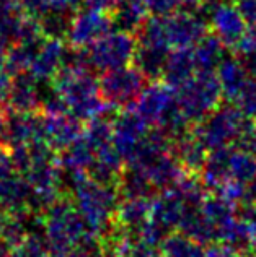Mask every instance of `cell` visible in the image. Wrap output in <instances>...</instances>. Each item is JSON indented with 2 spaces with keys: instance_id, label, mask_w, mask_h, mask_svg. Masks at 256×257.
<instances>
[{
  "instance_id": "8992f818",
  "label": "cell",
  "mask_w": 256,
  "mask_h": 257,
  "mask_svg": "<svg viewBox=\"0 0 256 257\" xmlns=\"http://www.w3.org/2000/svg\"><path fill=\"white\" fill-rule=\"evenodd\" d=\"M100 93L108 107L113 109H127L140 96L147 85V78L137 67L124 65L118 69L106 70L98 78Z\"/></svg>"
},
{
  "instance_id": "836d02e7",
  "label": "cell",
  "mask_w": 256,
  "mask_h": 257,
  "mask_svg": "<svg viewBox=\"0 0 256 257\" xmlns=\"http://www.w3.org/2000/svg\"><path fill=\"white\" fill-rule=\"evenodd\" d=\"M233 104L245 114L246 117L256 119V77H250V80L240 91Z\"/></svg>"
},
{
  "instance_id": "ba28073f",
  "label": "cell",
  "mask_w": 256,
  "mask_h": 257,
  "mask_svg": "<svg viewBox=\"0 0 256 257\" xmlns=\"http://www.w3.org/2000/svg\"><path fill=\"white\" fill-rule=\"evenodd\" d=\"M207 23L209 31L214 33L230 52L250 28L233 0H219L211 4L207 10Z\"/></svg>"
},
{
  "instance_id": "ac0fdd59",
  "label": "cell",
  "mask_w": 256,
  "mask_h": 257,
  "mask_svg": "<svg viewBox=\"0 0 256 257\" xmlns=\"http://www.w3.org/2000/svg\"><path fill=\"white\" fill-rule=\"evenodd\" d=\"M152 199H121L114 215V223L124 231L137 239L139 231L150 220Z\"/></svg>"
},
{
  "instance_id": "9c48e42d",
  "label": "cell",
  "mask_w": 256,
  "mask_h": 257,
  "mask_svg": "<svg viewBox=\"0 0 256 257\" xmlns=\"http://www.w3.org/2000/svg\"><path fill=\"white\" fill-rule=\"evenodd\" d=\"M114 26L111 13L83 9L72 13L69 28L65 33V43L72 49H87L89 46L105 36Z\"/></svg>"
},
{
  "instance_id": "52a82bcc",
  "label": "cell",
  "mask_w": 256,
  "mask_h": 257,
  "mask_svg": "<svg viewBox=\"0 0 256 257\" xmlns=\"http://www.w3.org/2000/svg\"><path fill=\"white\" fill-rule=\"evenodd\" d=\"M137 47V36L124 30L108 31L87 47V57L93 70L106 72L132 64Z\"/></svg>"
},
{
  "instance_id": "30bf717a",
  "label": "cell",
  "mask_w": 256,
  "mask_h": 257,
  "mask_svg": "<svg viewBox=\"0 0 256 257\" xmlns=\"http://www.w3.org/2000/svg\"><path fill=\"white\" fill-rule=\"evenodd\" d=\"M163 18V30L166 43L172 49L193 47L209 33L207 18L201 13L177 10Z\"/></svg>"
},
{
  "instance_id": "44dd1931",
  "label": "cell",
  "mask_w": 256,
  "mask_h": 257,
  "mask_svg": "<svg viewBox=\"0 0 256 257\" xmlns=\"http://www.w3.org/2000/svg\"><path fill=\"white\" fill-rule=\"evenodd\" d=\"M170 47L157 43H147L137 39L136 54L132 64L145 75L147 80H160L163 75Z\"/></svg>"
},
{
  "instance_id": "2e32d148",
  "label": "cell",
  "mask_w": 256,
  "mask_h": 257,
  "mask_svg": "<svg viewBox=\"0 0 256 257\" xmlns=\"http://www.w3.org/2000/svg\"><path fill=\"white\" fill-rule=\"evenodd\" d=\"M38 80L30 73H18L12 77L10 90L7 94V106L15 112H38L41 107V91Z\"/></svg>"
},
{
  "instance_id": "83f0119b",
  "label": "cell",
  "mask_w": 256,
  "mask_h": 257,
  "mask_svg": "<svg viewBox=\"0 0 256 257\" xmlns=\"http://www.w3.org/2000/svg\"><path fill=\"white\" fill-rule=\"evenodd\" d=\"M160 252L163 257H204V246L183 233H170L161 241Z\"/></svg>"
},
{
  "instance_id": "e0dca14e",
  "label": "cell",
  "mask_w": 256,
  "mask_h": 257,
  "mask_svg": "<svg viewBox=\"0 0 256 257\" xmlns=\"http://www.w3.org/2000/svg\"><path fill=\"white\" fill-rule=\"evenodd\" d=\"M233 148L224 147L207 153L203 168L199 171V179L206 187V191L219 192L228 181H230V158Z\"/></svg>"
},
{
  "instance_id": "7402d4cb",
  "label": "cell",
  "mask_w": 256,
  "mask_h": 257,
  "mask_svg": "<svg viewBox=\"0 0 256 257\" xmlns=\"http://www.w3.org/2000/svg\"><path fill=\"white\" fill-rule=\"evenodd\" d=\"M172 153L186 173L199 174L201 168H203L207 158L209 150L201 144V140L193 134V131H190L173 140Z\"/></svg>"
},
{
  "instance_id": "f1b7e54d",
  "label": "cell",
  "mask_w": 256,
  "mask_h": 257,
  "mask_svg": "<svg viewBox=\"0 0 256 257\" xmlns=\"http://www.w3.org/2000/svg\"><path fill=\"white\" fill-rule=\"evenodd\" d=\"M23 18L25 13L17 0H0V39L7 44L15 43Z\"/></svg>"
},
{
  "instance_id": "3957f363",
  "label": "cell",
  "mask_w": 256,
  "mask_h": 257,
  "mask_svg": "<svg viewBox=\"0 0 256 257\" xmlns=\"http://www.w3.org/2000/svg\"><path fill=\"white\" fill-rule=\"evenodd\" d=\"M44 236L51 257H67L77 247L87 226L70 199L60 197L43 213Z\"/></svg>"
},
{
  "instance_id": "e575fe53",
  "label": "cell",
  "mask_w": 256,
  "mask_h": 257,
  "mask_svg": "<svg viewBox=\"0 0 256 257\" xmlns=\"http://www.w3.org/2000/svg\"><path fill=\"white\" fill-rule=\"evenodd\" d=\"M144 2L153 17H166L180 10L183 0H144Z\"/></svg>"
},
{
  "instance_id": "cb8c5ba5",
  "label": "cell",
  "mask_w": 256,
  "mask_h": 257,
  "mask_svg": "<svg viewBox=\"0 0 256 257\" xmlns=\"http://www.w3.org/2000/svg\"><path fill=\"white\" fill-rule=\"evenodd\" d=\"M113 23L118 30H124L137 35L145 20L149 18L144 0H118L116 7L111 12Z\"/></svg>"
},
{
  "instance_id": "ee69618b",
  "label": "cell",
  "mask_w": 256,
  "mask_h": 257,
  "mask_svg": "<svg viewBox=\"0 0 256 257\" xmlns=\"http://www.w3.org/2000/svg\"><path fill=\"white\" fill-rule=\"evenodd\" d=\"M10 252H12V249L0 239V257H10Z\"/></svg>"
},
{
  "instance_id": "4dcf8cb0",
  "label": "cell",
  "mask_w": 256,
  "mask_h": 257,
  "mask_svg": "<svg viewBox=\"0 0 256 257\" xmlns=\"http://www.w3.org/2000/svg\"><path fill=\"white\" fill-rule=\"evenodd\" d=\"M254 176H256L254 155L246 150H241V148H238V150L233 148L230 158V181L245 184V182L251 181Z\"/></svg>"
},
{
  "instance_id": "d4e9b609",
  "label": "cell",
  "mask_w": 256,
  "mask_h": 257,
  "mask_svg": "<svg viewBox=\"0 0 256 257\" xmlns=\"http://www.w3.org/2000/svg\"><path fill=\"white\" fill-rule=\"evenodd\" d=\"M116 189L121 199H152L157 194V189L153 187L147 174L136 166H124L116 182Z\"/></svg>"
},
{
  "instance_id": "d590c367",
  "label": "cell",
  "mask_w": 256,
  "mask_h": 257,
  "mask_svg": "<svg viewBox=\"0 0 256 257\" xmlns=\"http://www.w3.org/2000/svg\"><path fill=\"white\" fill-rule=\"evenodd\" d=\"M25 15L39 20L51 10V0H17Z\"/></svg>"
},
{
  "instance_id": "277c9868",
  "label": "cell",
  "mask_w": 256,
  "mask_h": 257,
  "mask_svg": "<svg viewBox=\"0 0 256 257\" xmlns=\"http://www.w3.org/2000/svg\"><path fill=\"white\" fill-rule=\"evenodd\" d=\"M251 122L235 104H219L201 122L194 124L193 134L211 152L237 144Z\"/></svg>"
},
{
  "instance_id": "5b68a950",
  "label": "cell",
  "mask_w": 256,
  "mask_h": 257,
  "mask_svg": "<svg viewBox=\"0 0 256 257\" xmlns=\"http://www.w3.org/2000/svg\"><path fill=\"white\" fill-rule=\"evenodd\" d=\"M222 90L214 70H198L177 88V103L190 124L201 122L220 104Z\"/></svg>"
},
{
  "instance_id": "f546056e",
  "label": "cell",
  "mask_w": 256,
  "mask_h": 257,
  "mask_svg": "<svg viewBox=\"0 0 256 257\" xmlns=\"http://www.w3.org/2000/svg\"><path fill=\"white\" fill-rule=\"evenodd\" d=\"M46 38V36H44ZM43 38V39H44ZM41 39V41H43ZM41 41L36 43H13L9 47L5 62V72L10 75H18V73H26L31 65V60L35 57V52Z\"/></svg>"
},
{
  "instance_id": "ab89813d",
  "label": "cell",
  "mask_w": 256,
  "mask_h": 257,
  "mask_svg": "<svg viewBox=\"0 0 256 257\" xmlns=\"http://www.w3.org/2000/svg\"><path fill=\"white\" fill-rule=\"evenodd\" d=\"M82 0H51V10L73 13V10L80 7Z\"/></svg>"
},
{
  "instance_id": "484cf974",
  "label": "cell",
  "mask_w": 256,
  "mask_h": 257,
  "mask_svg": "<svg viewBox=\"0 0 256 257\" xmlns=\"http://www.w3.org/2000/svg\"><path fill=\"white\" fill-rule=\"evenodd\" d=\"M93 160H95V152L89 142L83 139L82 134L69 147H65L62 152L57 153L60 170L70 173H87Z\"/></svg>"
},
{
  "instance_id": "4316f807",
  "label": "cell",
  "mask_w": 256,
  "mask_h": 257,
  "mask_svg": "<svg viewBox=\"0 0 256 257\" xmlns=\"http://www.w3.org/2000/svg\"><path fill=\"white\" fill-rule=\"evenodd\" d=\"M225 51L227 47L222 44L220 39L209 31L198 44L193 46L198 70H215L220 60L225 57Z\"/></svg>"
},
{
  "instance_id": "74e56055",
  "label": "cell",
  "mask_w": 256,
  "mask_h": 257,
  "mask_svg": "<svg viewBox=\"0 0 256 257\" xmlns=\"http://www.w3.org/2000/svg\"><path fill=\"white\" fill-rule=\"evenodd\" d=\"M250 26H256V0H233Z\"/></svg>"
},
{
  "instance_id": "9a60e30c",
  "label": "cell",
  "mask_w": 256,
  "mask_h": 257,
  "mask_svg": "<svg viewBox=\"0 0 256 257\" xmlns=\"http://www.w3.org/2000/svg\"><path fill=\"white\" fill-rule=\"evenodd\" d=\"M35 142H43L41 112L12 111L7 119L2 137H0V144H4L9 150H13V148L35 144Z\"/></svg>"
},
{
  "instance_id": "b9f144b4",
  "label": "cell",
  "mask_w": 256,
  "mask_h": 257,
  "mask_svg": "<svg viewBox=\"0 0 256 257\" xmlns=\"http://www.w3.org/2000/svg\"><path fill=\"white\" fill-rule=\"evenodd\" d=\"M10 116V107L7 106L4 101H0V137H2V132L5 128V124H7V119Z\"/></svg>"
},
{
  "instance_id": "1f68e13d",
  "label": "cell",
  "mask_w": 256,
  "mask_h": 257,
  "mask_svg": "<svg viewBox=\"0 0 256 257\" xmlns=\"http://www.w3.org/2000/svg\"><path fill=\"white\" fill-rule=\"evenodd\" d=\"M232 54L241 60L250 77H256V26L248 28L245 36L235 46Z\"/></svg>"
},
{
  "instance_id": "d6986e66",
  "label": "cell",
  "mask_w": 256,
  "mask_h": 257,
  "mask_svg": "<svg viewBox=\"0 0 256 257\" xmlns=\"http://www.w3.org/2000/svg\"><path fill=\"white\" fill-rule=\"evenodd\" d=\"M30 197L31 189L20 173L0 178V212H30Z\"/></svg>"
},
{
  "instance_id": "7bdbcfd3",
  "label": "cell",
  "mask_w": 256,
  "mask_h": 257,
  "mask_svg": "<svg viewBox=\"0 0 256 257\" xmlns=\"http://www.w3.org/2000/svg\"><path fill=\"white\" fill-rule=\"evenodd\" d=\"M10 44L0 39V70H5V62H7V54H9Z\"/></svg>"
},
{
  "instance_id": "5bb4252c",
  "label": "cell",
  "mask_w": 256,
  "mask_h": 257,
  "mask_svg": "<svg viewBox=\"0 0 256 257\" xmlns=\"http://www.w3.org/2000/svg\"><path fill=\"white\" fill-rule=\"evenodd\" d=\"M67 52H69V46H67L65 39L46 36L39 43L26 73H30L38 82L52 80L56 77V73L64 67Z\"/></svg>"
},
{
  "instance_id": "6da1fadb",
  "label": "cell",
  "mask_w": 256,
  "mask_h": 257,
  "mask_svg": "<svg viewBox=\"0 0 256 257\" xmlns=\"http://www.w3.org/2000/svg\"><path fill=\"white\" fill-rule=\"evenodd\" d=\"M51 83L52 91L64 101L67 111L78 120L89 122L98 116H105L110 109L100 93L98 78L90 69L64 65Z\"/></svg>"
},
{
  "instance_id": "f35d334b",
  "label": "cell",
  "mask_w": 256,
  "mask_h": 257,
  "mask_svg": "<svg viewBox=\"0 0 256 257\" xmlns=\"http://www.w3.org/2000/svg\"><path fill=\"white\" fill-rule=\"evenodd\" d=\"M118 0H82L80 7L89 10H97V12H105V13H111L116 7Z\"/></svg>"
},
{
  "instance_id": "60d3db41",
  "label": "cell",
  "mask_w": 256,
  "mask_h": 257,
  "mask_svg": "<svg viewBox=\"0 0 256 257\" xmlns=\"http://www.w3.org/2000/svg\"><path fill=\"white\" fill-rule=\"evenodd\" d=\"M10 83H12V75L7 73L5 70H0V101L7 99V94L10 90Z\"/></svg>"
},
{
  "instance_id": "8fae6325",
  "label": "cell",
  "mask_w": 256,
  "mask_h": 257,
  "mask_svg": "<svg viewBox=\"0 0 256 257\" xmlns=\"http://www.w3.org/2000/svg\"><path fill=\"white\" fill-rule=\"evenodd\" d=\"M113 124V145L123 158L124 165L131 163L137 148L142 144L149 132V124L134 111V107L121 109L116 117L111 119Z\"/></svg>"
},
{
  "instance_id": "7c38bea8",
  "label": "cell",
  "mask_w": 256,
  "mask_h": 257,
  "mask_svg": "<svg viewBox=\"0 0 256 257\" xmlns=\"http://www.w3.org/2000/svg\"><path fill=\"white\" fill-rule=\"evenodd\" d=\"M177 106V90L166 82L153 80L150 85H145L132 107L149 125H157Z\"/></svg>"
},
{
  "instance_id": "8d00e7d4",
  "label": "cell",
  "mask_w": 256,
  "mask_h": 257,
  "mask_svg": "<svg viewBox=\"0 0 256 257\" xmlns=\"http://www.w3.org/2000/svg\"><path fill=\"white\" fill-rule=\"evenodd\" d=\"M204 257H248L245 254H241L237 249H233L227 244H217V242H212L209 244V247L206 249V254Z\"/></svg>"
},
{
  "instance_id": "d6a6232c",
  "label": "cell",
  "mask_w": 256,
  "mask_h": 257,
  "mask_svg": "<svg viewBox=\"0 0 256 257\" xmlns=\"http://www.w3.org/2000/svg\"><path fill=\"white\" fill-rule=\"evenodd\" d=\"M72 13L49 10L44 17L39 18V25H41L43 35L48 38H65L67 28H69Z\"/></svg>"
},
{
  "instance_id": "ffe728a7",
  "label": "cell",
  "mask_w": 256,
  "mask_h": 257,
  "mask_svg": "<svg viewBox=\"0 0 256 257\" xmlns=\"http://www.w3.org/2000/svg\"><path fill=\"white\" fill-rule=\"evenodd\" d=\"M215 75H217L220 83L222 98L227 103H233L240 91L243 90L246 82L250 80V73L246 72L241 60L237 56H233V54L225 56L220 60V64L215 69Z\"/></svg>"
},
{
  "instance_id": "4fadbf2b",
  "label": "cell",
  "mask_w": 256,
  "mask_h": 257,
  "mask_svg": "<svg viewBox=\"0 0 256 257\" xmlns=\"http://www.w3.org/2000/svg\"><path fill=\"white\" fill-rule=\"evenodd\" d=\"M41 131L44 144L59 153L80 137L83 127L70 112H41Z\"/></svg>"
},
{
  "instance_id": "603a6c76",
  "label": "cell",
  "mask_w": 256,
  "mask_h": 257,
  "mask_svg": "<svg viewBox=\"0 0 256 257\" xmlns=\"http://www.w3.org/2000/svg\"><path fill=\"white\" fill-rule=\"evenodd\" d=\"M196 72L198 65L196 59H194L193 47H178V49H173L168 54L161 78L177 90L183 83H186Z\"/></svg>"
},
{
  "instance_id": "7a4b0ae2",
  "label": "cell",
  "mask_w": 256,
  "mask_h": 257,
  "mask_svg": "<svg viewBox=\"0 0 256 257\" xmlns=\"http://www.w3.org/2000/svg\"><path fill=\"white\" fill-rule=\"evenodd\" d=\"M72 202L87 229L98 234L102 239L111 231L116 208L121 202L116 186L98 184L87 178L72 191Z\"/></svg>"
}]
</instances>
